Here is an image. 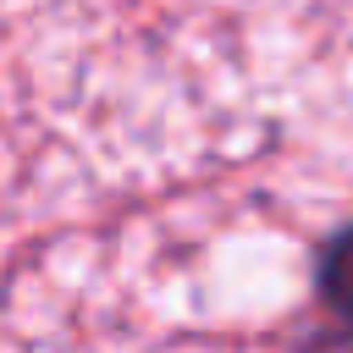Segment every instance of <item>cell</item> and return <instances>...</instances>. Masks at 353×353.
Returning a JSON list of instances; mask_svg holds the SVG:
<instances>
[{"mask_svg": "<svg viewBox=\"0 0 353 353\" xmlns=\"http://www.w3.org/2000/svg\"><path fill=\"white\" fill-rule=\"evenodd\" d=\"M314 309L336 325V336H353V221L336 226L314 254Z\"/></svg>", "mask_w": 353, "mask_h": 353, "instance_id": "6da1fadb", "label": "cell"}]
</instances>
